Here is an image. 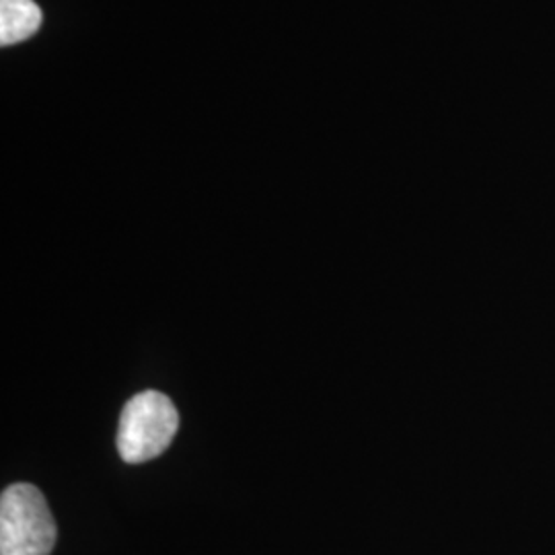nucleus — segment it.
Here are the masks:
<instances>
[{
	"mask_svg": "<svg viewBox=\"0 0 555 555\" xmlns=\"http://www.w3.org/2000/svg\"><path fill=\"white\" fill-rule=\"evenodd\" d=\"M59 529L40 490L13 483L0 498V555H50Z\"/></svg>",
	"mask_w": 555,
	"mask_h": 555,
	"instance_id": "1",
	"label": "nucleus"
},
{
	"mask_svg": "<svg viewBox=\"0 0 555 555\" xmlns=\"http://www.w3.org/2000/svg\"><path fill=\"white\" fill-rule=\"evenodd\" d=\"M173 401L159 391L132 397L119 416L118 453L126 463H146L159 456L178 435Z\"/></svg>",
	"mask_w": 555,
	"mask_h": 555,
	"instance_id": "2",
	"label": "nucleus"
},
{
	"mask_svg": "<svg viewBox=\"0 0 555 555\" xmlns=\"http://www.w3.org/2000/svg\"><path fill=\"white\" fill-rule=\"evenodd\" d=\"M41 23L43 15L34 0H0V43L4 48L36 36Z\"/></svg>",
	"mask_w": 555,
	"mask_h": 555,
	"instance_id": "3",
	"label": "nucleus"
}]
</instances>
